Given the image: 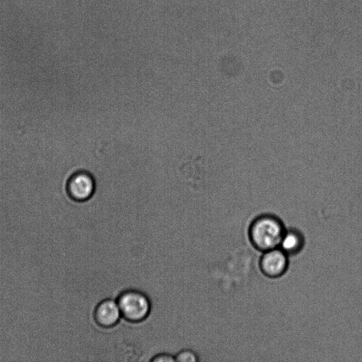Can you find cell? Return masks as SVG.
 <instances>
[{"mask_svg":"<svg viewBox=\"0 0 362 362\" xmlns=\"http://www.w3.org/2000/svg\"><path fill=\"white\" fill-rule=\"evenodd\" d=\"M176 361L179 362H197L200 361L199 356L196 352L190 349H184L175 355Z\"/></svg>","mask_w":362,"mask_h":362,"instance_id":"cell-7","label":"cell"},{"mask_svg":"<svg viewBox=\"0 0 362 362\" xmlns=\"http://www.w3.org/2000/svg\"><path fill=\"white\" fill-rule=\"evenodd\" d=\"M95 189L94 179L86 172L74 174L67 183V191L70 198L77 202H85L90 199Z\"/></svg>","mask_w":362,"mask_h":362,"instance_id":"cell-3","label":"cell"},{"mask_svg":"<svg viewBox=\"0 0 362 362\" xmlns=\"http://www.w3.org/2000/svg\"><path fill=\"white\" fill-rule=\"evenodd\" d=\"M122 317L117 300L114 299H105L101 301L95 310V321L103 328L109 329L117 326Z\"/></svg>","mask_w":362,"mask_h":362,"instance_id":"cell-5","label":"cell"},{"mask_svg":"<svg viewBox=\"0 0 362 362\" xmlns=\"http://www.w3.org/2000/svg\"><path fill=\"white\" fill-rule=\"evenodd\" d=\"M286 232L283 221L272 214L256 217L249 228L250 243L261 252L279 248Z\"/></svg>","mask_w":362,"mask_h":362,"instance_id":"cell-1","label":"cell"},{"mask_svg":"<svg viewBox=\"0 0 362 362\" xmlns=\"http://www.w3.org/2000/svg\"><path fill=\"white\" fill-rule=\"evenodd\" d=\"M305 245L303 235L297 230H286L280 248L289 257L298 255L301 252Z\"/></svg>","mask_w":362,"mask_h":362,"instance_id":"cell-6","label":"cell"},{"mask_svg":"<svg viewBox=\"0 0 362 362\" xmlns=\"http://www.w3.org/2000/svg\"><path fill=\"white\" fill-rule=\"evenodd\" d=\"M289 268L288 256L279 248L264 252L260 261V268L268 277L283 276Z\"/></svg>","mask_w":362,"mask_h":362,"instance_id":"cell-4","label":"cell"},{"mask_svg":"<svg viewBox=\"0 0 362 362\" xmlns=\"http://www.w3.org/2000/svg\"><path fill=\"white\" fill-rule=\"evenodd\" d=\"M122 316L133 323H143L150 316L152 303L142 291L130 289L123 292L117 299Z\"/></svg>","mask_w":362,"mask_h":362,"instance_id":"cell-2","label":"cell"},{"mask_svg":"<svg viewBox=\"0 0 362 362\" xmlns=\"http://www.w3.org/2000/svg\"><path fill=\"white\" fill-rule=\"evenodd\" d=\"M151 362H174L175 356L167 352H161L154 356L150 360Z\"/></svg>","mask_w":362,"mask_h":362,"instance_id":"cell-8","label":"cell"}]
</instances>
